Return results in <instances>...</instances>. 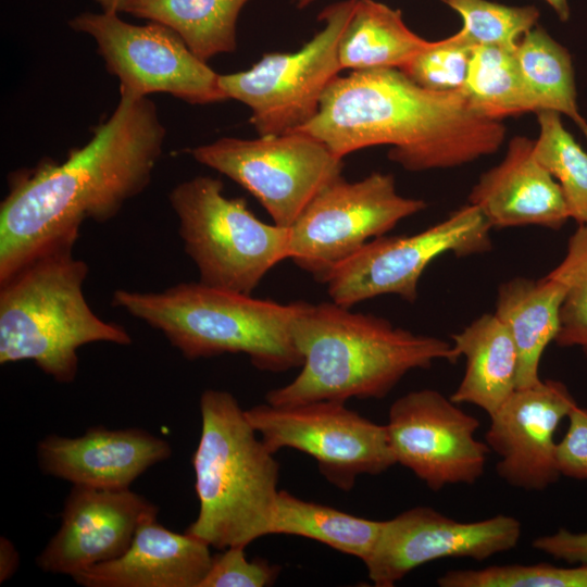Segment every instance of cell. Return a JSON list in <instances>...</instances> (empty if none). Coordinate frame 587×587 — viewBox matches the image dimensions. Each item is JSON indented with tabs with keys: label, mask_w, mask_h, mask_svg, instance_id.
I'll use <instances>...</instances> for the list:
<instances>
[{
	"label": "cell",
	"mask_w": 587,
	"mask_h": 587,
	"mask_svg": "<svg viewBox=\"0 0 587 587\" xmlns=\"http://www.w3.org/2000/svg\"><path fill=\"white\" fill-rule=\"evenodd\" d=\"M164 138L148 97H121L91 139L66 160L14 173L0 205V282L39 252L76 242L85 221L105 223L117 215L149 185Z\"/></svg>",
	"instance_id": "obj_1"
},
{
	"label": "cell",
	"mask_w": 587,
	"mask_h": 587,
	"mask_svg": "<svg viewBox=\"0 0 587 587\" xmlns=\"http://www.w3.org/2000/svg\"><path fill=\"white\" fill-rule=\"evenodd\" d=\"M304 132L335 155L390 146L388 158L410 172L450 168L499 150L507 129L477 114L462 89L422 87L398 68L338 75Z\"/></svg>",
	"instance_id": "obj_2"
},
{
	"label": "cell",
	"mask_w": 587,
	"mask_h": 587,
	"mask_svg": "<svg viewBox=\"0 0 587 587\" xmlns=\"http://www.w3.org/2000/svg\"><path fill=\"white\" fill-rule=\"evenodd\" d=\"M350 309L333 301H304L292 326L301 372L287 385L270 390L267 403L383 399L410 371L428 369L437 360L458 361L446 340Z\"/></svg>",
	"instance_id": "obj_3"
},
{
	"label": "cell",
	"mask_w": 587,
	"mask_h": 587,
	"mask_svg": "<svg viewBox=\"0 0 587 587\" xmlns=\"http://www.w3.org/2000/svg\"><path fill=\"white\" fill-rule=\"evenodd\" d=\"M75 242L57 243L0 282V363L33 361L61 384L73 383L78 349L91 342L132 344L121 325L97 316L83 285L88 265Z\"/></svg>",
	"instance_id": "obj_4"
},
{
	"label": "cell",
	"mask_w": 587,
	"mask_h": 587,
	"mask_svg": "<svg viewBox=\"0 0 587 587\" xmlns=\"http://www.w3.org/2000/svg\"><path fill=\"white\" fill-rule=\"evenodd\" d=\"M191 463L199 513L185 532L224 550L268 535L279 490V464L237 399L207 389Z\"/></svg>",
	"instance_id": "obj_5"
},
{
	"label": "cell",
	"mask_w": 587,
	"mask_h": 587,
	"mask_svg": "<svg viewBox=\"0 0 587 587\" xmlns=\"http://www.w3.org/2000/svg\"><path fill=\"white\" fill-rule=\"evenodd\" d=\"M303 303L257 299L200 282L159 292L117 289L112 297L114 307L161 332L188 360L243 353L272 373L302 364L292 326Z\"/></svg>",
	"instance_id": "obj_6"
},
{
	"label": "cell",
	"mask_w": 587,
	"mask_h": 587,
	"mask_svg": "<svg viewBox=\"0 0 587 587\" xmlns=\"http://www.w3.org/2000/svg\"><path fill=\"white\" fill-rule=\"evenodd\" d=\"M168 200L203 285L251 295L271 268L288 259V227L259 220L243 198L225 196L217 178L185 180Z\"/></svg>",
	"instance_id": "obj_7"
},
{
	"label": "cell",
	"mask_w": 587,
	"mask_h": 587,
	"mask_svg": "<svg viewBox=\"0 0 587 587\" xmlns=\"http://www.w3.org/2000/svg\"><path fill=\"white\" fill-rule=\"evenodd\" d=\"M357 0L326 7L319 15L323 28L299 50L264 54L250 68L220 74L226 99L251 110L259 136L297 130L319 111L321 99L339 75L338 43Z\"/></svg>",
	"instance_id": "obj_8"
},
{
	"label": "cell",
	"mask_w": 587,
	"mask_h": 587,
	"mask_svg": "<svg viewBox=\"0 0 587 587\" xmlns=\"http://www.w3.org/2000/svg\"><path fill=\"white\" fill-rule=\"evenodd\" d=\"M426 208L398 193L391 174L374 172L322 188L288 227V259L324 284L330 273L365 243Z\"/></svg>",
	"instance_id": "obj_9"
},
{
	"label": "cell",
	"mask_w": 587,
	"mask_h": 587,
	"mask_svg": "<svg viewBox=\"0 0 587 587\" xmlns=\"http://www.w3.org/2000/svg\"><path fill=\"white\" fill-rule=\"evenodd\" d=\"M191 154L249 191L283 227H289L322 188L341 176L344 167V159L301 130L255 139L223 137L192 149Z\"/></svg>",
	"instance_id": "obj_10"
},
{
	"label": "cell",
	"mask_w": 587,
	"mask_h": 587,
	"mask_svg": "<svg viewBox=\"0 0 587 587\" xmlns=\"http://www.w3.org/2000/svg\"><path fill=\"white\" fill-rule=\"evenodd\" d=\"M265 446L276 453L292 448L311 455L321 474L349 491L360 475H378L397 464L386 425H379L340 401H313L246 410Z\"/></svg>",
	"instance_id": "obj_11"
},
{
	"label": "cell",
	"mask_w": 587,
	"mask_h": 587,
	"mask_svg": "<svg viewBox=\"0 0 587 587\" xmlns=\"http://www.w3.org/2000/svg\"><path fill=\"white\" fill-rule=\"evenodd\" d=\"M91 36L107 70L118 78L123 98L165 92L191 104L227 100L220 74L196 57L171 28L155 22L134 25L117 13L83 12L68 22Z\"/></svg>",
	"instance_id": "obj_12"
},
{
	"label": "cell",
	"mask_w": 587,
	"mask_h": 587,
	"mask_svg": "<svg viewBox=\"0 0 587 587\" xmlns=\"http://www.w3.org/2000/svg\"><path fill=\"white\" fill-rule=\"evenodd\" d=\"M490 229L482 211L467 203L417 234L374 238L330 273L327 294L346 308L383 295L414 303L420 278L436 258L489 251Z\"/></svg>",
	"instance_id": "obj_13"
},
{
	"label": "cell",
	"mask_w": 587,
	"mask_h": 587,
	"mask_svg": "<svg viewBox=\"0 0 587 587\" xmlns=\"http://www.w3.org/2000/svg\"><path fill=\"white\" fill-rule=\"evenodd\" d=\"M479 426L474 415L429 388L395 400L386 424L396 462L434 491L482 477L490 449L475 438Z\"/></svg>",
	"instance_id": "obj_14"
},
{
	"label": "cell",
	"mask_w": 587,
	"mask_h": 587,
	"mask_svg": "<svg viewBox=\"0 0 587 587\" xmlns=\"http://www.w3.org/2000/svg\"><path fill=\"white\" fill-rule=\"evenodd\" d=\"M521 522L504 514L461 522L417 505L383 521L377 542L364 562L376 587H392L414 569L447 558L484 561L516 547Z\"/></svg>",
	"instance_id": "obj_15"
},
{
	"label": "cell",
	"mask_w": 587,
	"mask_h": 587,
	"mask_svg": "<svg viewBox=\"0 0 587 587\" xmlns=\"http://www.w3.org/2000/svg\"><path fill=\"white\" fill-rule=\"evenodd\" d=\"M576 404L565 384L554 379L517 388L490 415L485 442L496 453V472L508 485L540 491L561 476L555 430Z\"/></svg>",
	"instance_id": "obj_16"
},
{
	"label": "cell",
	"mask_w": 587,
	"mask_h": 587,
	"mask_svg": "<svg viewBox=\"0 0 587 587\" xmlns=\"http://www.w3.org/2000/svg\"><path fill=\"white\" fill-rule=\"evenodd\" d=\"M158 508L128 489L105 490L73 485L61 512V525L37 555V566L73 576L121 557L140 523Z\"/></svg>",
	"instance_id": "obj_17"
},
{
	"label": "cell",
	"mask_w": 587,
	"mask_h": 587,
	"mask_svg": "<svg viewBox=\"0 0 587 587\" xmlns=\"http://www.w3.org/2000/svg\"><path fill=\"white\" fill-rule=\"evenodd\" d=\"M40 471L73 485L122 490L172 455L171 444L142 428L89 427L77 437L48 435L37 445Z\"/></svg>",
	"instance_id": "obj_18"
},
{
	"label": "cell",
	"mask_w": 587,
	"mask_h": 587,
	"mask_svg": "<svg viewBox=\"0 0 587 587\" xmlns=\"http://www.w3.org/2000/svg\"><path fill=\"white\" fill-rule=\"evenodd\" d=\"M535 140L513 137L503 160L483 173L469 195L489 225L561 228L570 218L555 178L535 158Z\"/></svg>",
	"instance_id": "obj_19"
},
{
	"label": "cell",
	"mask_w": 587,
	"mask_h": 587,
	"mask_svg": "<svg viewBox=\"0 0 587 587\" xmlns=\"http://www.w3.org/2000/svg\"><path fill=\"white\" fill-rule=\"evenodd\" d=\"M210 546L187 532L145 519L127 550L72 576L83 587H199L212 560Z\"/></svg>",
	"instance_id": "obj_20"
},
{
	"label": "cell",
	"mask_w": 587,
	"mask_h": 587,
	"mask_svg": "<svg viewBox=\"0 0 587 587\" xmlns=\"http://www.w3.org/2000/svg\"><path fill=\"white\" fill-rule=\"evenodd\" d=\"M565 290L549 274L540 279L513 277L498 288L495 315L508 327L519 354L516 389L541 380L540 360L559 332Z\"/></svg>",
	"instance_id": "obj_21"
},
{
	"label": "cell",
	"mask_w": 587,
	"mask_h": 587,
	"mask_svg": "<svg viewBox=\"0 0 587 587\" xmlns=\"http://www.w3.org/2000/svg\"><path fill=\"white\" fill-rule=\"evenodd\" d=\"M451 338L458 359L465 358V371L450 399L492 415L516 389L519 354L511 333L487 313Z\"/></svg>",
	"instance_id": "obj_22"
},
{
	"label": "cell",
	"mask_w": 587,
	"mask_h": 587,
	"mask_svg": "<svg viewBox=\"0 0 587 587\" xmlns=\"http://www.w3.org/2000/svg\"><path fill=\"white\" fill-rule=\"evenodd\" d=\"M403 22L400 10L375 0H357L338 43L341 71L402 68L429 47Z\"/></svg>",
	"instance_id": "obj_23"
},
{
	"label": "cell",
	"mask_w": 587,
	"mask_h": 587,
	"mask_svg": "<svg viewBox=\"0 0 587 587\" xmlns=\"http://www.w3.org/2000/svg\"><path fill=\"white\" fill-rule=\"evenodd\" d=\"M251 0H128L122 12L174 30L200 60L233 52L236 24Z\"/></svg>",
	"instance_id": "obj_24"
},
{
	"label": "cell",
	"mask_w": 587,
	"mask_h": 587,
	"mask_svg": "<svg viewBox=\"0 0 587 587\" xmlns=\"http://www.w3.org/2000/svg\"><path fill=\"white\" fill-rule=\"evenodd\" d=\"M382 526L383 521L355 516L279 490L268 535L313 539L364 563L377 542Z\"/></svg>",
	"instance_id": "obj_25"
},
{
	"label": "cell",
	"mask_w": 587,
	"mask_h": 587,
	"mask_svg": "<svg viewBox=\"0 0 587 587\" xmlns=\"http://www.w3.org/2000/svg\"><path fill=\"white\" fill-rule=\"evenodd\" d=\"M515 55L536 113L549 110L566 115L587 139V122L578 112L574 68L567 49L542 27L535 26L521 38Z\"/></svg>",
	"instance_id": "obj_26"
},
{
	"label": "cell",
	"mask_w": 587,
	"mask_h": 587,
	"mask_svg": "<svg viewBox=\"0 0 587 587\" xmlns=\"http://www.w3.org/2000/svg\"><path fill=\"white\" fill-rule=\"evenodd\" d=\"M515 48L475 46L472 51L462 90L471 108L483 117L501 121L536 112L517 64Z\"/></svg>",
	"instance_id": "obj_27"
},
{
	"label": "cell",
	"mask_w": 587,
	"mask_h": 587,
	"mask_svg": "<svg viewBox=\"0 0 587 587\" xmlns=\"http://www.w3.org/2000/svg\"><path fill=\"white\" fill-rule=\"evenodd\" d=\"M537 116L535 158L558 180L570 218L587 225V152L563 126L559 112L544 110Z\"/></svg>",
	"instance_id": "obj_28"
},
{
	"label": "cell",
	"mask_w": 587,
	"mask_h": 587,
	"mask_svg": "<svg viewBox=\"0 0 587 587\" xmlns=\"http://www.w3.org/2000/svg\"><path fill=\"white\" fill-rule=\"evenodd\" d=\"M463 20L460 33L474 46L515 48L539 17L534 5L511 7L488 0H442Z\"/></svg>",
	"instance_id": "obj_29"
},
{
	"label": "cell",
	"mask_w": 587,
	"mask_h": 587,
	"mask_svg": "<svg viewBox=\"0 0 587 587\" xmlns=\"http://www.w3.org/2000/svg\"><path fill=\"white\" fill-rule=\"evenodd\" d=\"M548 274L566 287L554 342L560 347H578L587 358V225H578L569 239L564 258Z\"/></svg>",
	"instance_id": "obj_30"
},
{
	"label": "cell",
	"mask_w": 587,
	"mask_h": 587,
	"mask_svg": "<svg viewBox=\"0 0 587 587\" xmlns=\"http://www.w3.org/2000/svg\"><path fill=\"white\" fill-rule=\"evenodd\" d=\"M440 587H587V564H502L442 574Z\"/></svg>",
	"instance_id": "obj_31"
},
{
	"label": "cell",
	"mask_w": 587,
	"mask_h": 587,
	"mask_svg": "<svg viewBox=\"0 0 587 587\" xmlns=\"http://www.w3.org/2000/svg\"><path fill=\"white\" fill-rule=\"evenodd\" d=\"M474 47L459 30L448 38L432 41L400 71L422 87L459 90L464 86Z\"/></svg>",
	"instance_id": "obj_32"
},
{
	"label": "cell",
	"mask_w": 587,
	"mask_h": 587,
	"mask_svg": "<svg viewBox=\"0 0 587 587\" xmlns=\"http://www.w3.org/2000/svg\"><path fill=\"white\" fill-rule=\"evenodd\" d=\"M246 547H229L212 555L210 567L199 587H264L278 577L282 566L263 558L249 560Z\"/></svg>",
	"instance_id": "obj_33"
},
{
	"label": "cell",
	"mask_w": 587,
	"mask_h": 587,
	"mask_svg": "<svg viewBox=\"0 0 587 587\" xmlns=\"http://www.w3.org/2000/svg\"><path fill=\"white\" fill-rule=\"evenodd\" d=\"M567 419V430L557 444L559 472L561 476L587 480V409L576 403Z\"/></svg>",
	"instance_id": "obj_34"
},
{
	"label": "cell",
	"mask_w": 587,
	"mask_h": 587,
	"mask_svg": "<svg viewBox=\"0 0 587 587\" xmlns=\"http://www.w3.org/2000/svg\"><path fill=\"white\" fill-rule=\"evenodd\" d=\"M532 546L534 549L569 564H587V529L582 533H573L561 528L552 535L535 538Z\"/></svg>",
	"instance_id": "obj_35"
},
{
	"label": "cell",
	"mask_w": 587,
	"mask_h": 587,
	"mask_svg": "<svg viewBox=\"0 0 587 587\" xmlns=\"http://www.w3.org/2000/svg\"><path fill=\"white\" fill-rule=\"evenodd\" d=\"M20 557L13 544L5 537L0 539V582L9 579L18 567Z\"/></svg>",
	"instance_id": "obj_36"
},
{
	"label": "cell",
	"mask_w": 587,
	"mask_h": 587,
	"mask_svg": "<svg viewBox=\"0 0 587 587\" xmlns=\"http://www.w3.org/2000/svg\"><path fill=\"white\" fill-rule=\"evenodd\" d=\"M557 13L562 22H566L570 17V7L567 0H545Z\"/></svg>",
	"instance_id": "obj_37"
},
{
	"label": "cell",
	"mask_w": 587,
	"mask_h": 587,
	"mask_svg": "<svg viewBox=\"0 0 587 587\" xmlns=\"http://www.w3.org/2000/svg\"><path fill=\"white\" fill-rule=\"evenodd\" d=\"M101 8L103 12L108 13H118L122 12L124 4L128 0H95Z\"/></svg>",
	"instance_id": "obj_38"
},
{
	"label": "cell",
	"mask_w": 587,
	"mask_h": 587,
	"mask_svg": "<svg viewBox=\"0 0 587 587\" xmlns=\"http://www.w3.org/2000/svg\"><path fill=\"white\" fill-rule=\"evenodd\" d=\"M315 0H291V2L298 8V9H304L311 3H313Z\"/></svg>",
	"instance_id": "obj_39"
}]
</instances>
